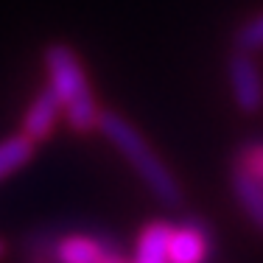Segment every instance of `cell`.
<instances>
[{
	"instance_id": "obj_5",
	"label": "cell",
	"mask_w": 263,
	"mask_h": 263,
	"mask_svg": "<svg viewBox=\"0 0 263 263\" xmlns=\"http://www.w3.org/2000/svg\"><path fill=\"white\" fill-rule=\"evenodd\" d=\"M210 255V235L199 221H185L171 230L168 258L171 263H204Z\"/></svg>"
},
{
	"instance_id": "obj_7",
	"label": "cell",
	"mask_w": 263,
	"mask_h": 263,
	"mask_svg": "<svg viewBox=\"0 0 263 263\" xmlns=\"http://www.w3.org/2000/svg\"><path fill=\"white\" fill-rule=\"evenodd\" d=\"M171 224L152 221L140 230L132 263H171L168 258V241H171Z\"/></svg>"
},
{
	"instance_id": "obj_11",
	"label": "cell",
	"mask_w": 263,
	"mask_h": 263,
	"mask_svg": "<svg viewBox=\"0 0 263 263\" xmlns=\"http://www.w3.org/2000/svg\"><path fill=\"white\" fill-rule=\"evenodd\" d=\"M238 165L263 179V143H252V146L243 148L241 157H238Z\"/></svg>"
},
{
	"instance_id": "obj_1",
	"label": "cell",
	"mask_w": 263,
	"mask_h": 263,
	"mask_svg": "<svg viewBox=\"0 0 263 263\" xmlns=\"http://www.w3.org/2000/svg\"><path fill=\"white\" fill-rule=\"evenodd\" d=\"M98 132L118 148V152L126 157V162L135 168V174L143 179V185L160 199L168 208H177L182 202V187L174 179L171 168L165 165L157 152L146 143V137L140 135L123 115L112 109H101V118H98Z\"/></svg>"
},
{
	"instance_id": "obj_2",
	"label": "cell",
	"mask_w": 263,
	"mask_h": 263,
	"mask_svg": "<svg viewBox=\"0 0 263 263\" xmlns=\"http://www.w3.org/2000/svg\"><path fill=\"white\" fill-rule=\"evenodd\" d=\"M42 59H45V70H48V87L59 96L62 112H65L70 129L79 132V135L98 129L101 106H98L96 96H92L84 65L73 53V48L53 42V45L45 48Z\"/></svg>"
},
{
	"instance_id": "obj_8",
	"label": "cell",
	"mask_w": 263,
	"mask_h": 263,
	"mask_svg": "<svg viewBox=\"0 0 263 263\" xmlns=\"http://www.w3.org/2000/svg\"><path fill=\"white\" fill-rule=\"evenodd\" d=\"M233 191L238 196L241 210L247 213V218L263 233V179L238 165L233 174Z\"/></svg>"
},
{
	"instance_id": "obj_4",
	"label": "cell",
	"mask_w": 263,
	"mask_h": 263,
	"mask_svg": "<svg viewBox=\"0 0 263 263\" xmlns=\"http://www.w3.org/2000/svg\"><path fill=\"white\" fill-rule=\"evenodd\" d=\"M59 115H62L59 96H56L51 87H45V90H40L34 96V101L28 104L26 115H23V123H20V132L28 137V140L42 143V140H48V137L53 135Z\"/></svg>"
},
{
	"instance_id": "obj_13",
	"label": "cell",
	"mask_w": 263,
	"mask_h": 263,
	"mask_svg": "<svg viewBox=\"0 0 263 263\" xmlns=\"http://www.w3.org/2000/svg\"><path fill=\"white\" fill-rule=\"evenodd\" d=\"M3 255H6V241L0 238V260H3Z\"/></svg>"
},
{
	"instance_id": "obj_3",
	"label": "cell",
	"mask_w": 263,
	"mask_h": 263,
	"mask_svg": "<svg viewBox=\"0 0 263 263\" xmlns=\"http://www.w3.org/2000/svg\"><path fill=\"white\" fill-rule=\"evenodd\" d=\"M227 79H230V90H233L235 104L249 115L258 112L263 106V76L258 62H255V53L235 51L227 65Z\"/></svg>"
},
{
	"instance_id": "obj_10",
	"label": "cell",
	"mask_w": 263,
	"mask_h": 263,
	"mask_svg": "<svg viewBox=\"0 0 263 263\" xmlns=\"http://www.w3.org/2000/svg\"><path fill=\"white\" fill-rule=\"evenodd\" d=\"M235 51H247V53H258L263 51V11L255 14L252 20H247L235 34Z\"/></svg>"
},
{
	"instance_id": "obj_6",
	"label": "cell",
	"mask_w": 263,
	"mask_h": 263,
	"mask_svg": "<svg viewBox=\"0 0 263 263\" xmlns=\"http://www.w3.org/2000/svg\"><path fill=\"white\" fill-rule=\"evenodd\" d=\"M109 249H112V243H106L98 235L70 233L56 241L53 258H56V263H101Z\"/></svg>"
},
{
	"instance_id": "obj_9",
	"label": "cell",
	"mask_w": 263,
	"mask_h": 263,
	"mask_svg": "<svg viewBox=\"0 0 263 263\" xmlns=\"http://www.w3.org/2000/svg\"><path fill=\"white\" fill-rule=\"evenodd\" d=\"M34 148H36V143L28 140L23 132L14 137L0 140V179H6L14 171H20V168L34 157Z\"/></svg>"
},
{
	"instance_id": "obj_12",
	"label": "cell",
	"mask_w": 263,
	"mask_h": 263,
	"mask_svg": "<svg viewBox=\"0 0 263 263\" xmlns=\"http://www.w3.org/2000/svg\"><path fill=\"white\" fill-rule=\"evenodd\" d=\"M101 263H132V260H126V258H123V255H121V252H118V249H115V247H112V249H109V252H106V255H104V260H101Z\"/></svg>"
}]
</instances>
